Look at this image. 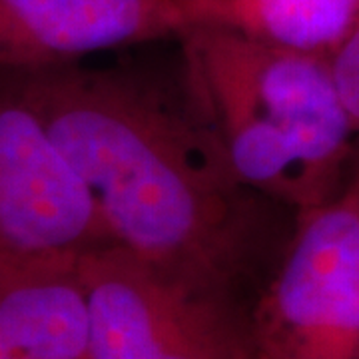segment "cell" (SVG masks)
Returning a JSON list of instances; mask_svg holds the SVG:
<instances>
[{
	"instance_id": "5",
	"label": "cell",
	"mask_w": 359,
	"mask_h": 359,
	"mask_svg": "<svg viewBox=\"0 0 359 359\" xmlns=\"http://www.w3.org/2000/svg\"><path fill=\"white\" fill-rule=\"evenodd\" d=\"M108 245L116 242L92 188L2 78L0 262H78Z\"/></svg>"
},
{
	"instance_id": "4",
	"label": "cell",
	"mask_w": 359,
	"mask_h": 359,
	"mask_svg": "<svg viewBox=\"0 0 359 359\" xmlns=\"http://www.w3.org/2000/svg\"><path fill=\"white\" fill-rule=\"evenodd\" d=\"M252 359H359V168L330 204L297 212L252 306Z\"/></svg>"
},
{
	"instance_id": "2",
	"label": "cell",
	"mask_w": 359,
	"mask_h": 359,
	"mask_svg": "<svg viewBox=\"0 0 359 359\" xmlns=\"http://www.w3.org/2000/svg\"><path fill=\"white\" fill-rule=\"evenodd\" d=\"M180 82L252 190L306 212L346 192L359 130L332 60L218 28H190Z\"/></svg>"
},
{
	"instance_id": "6",
	"label": "cell",
	"mask_w": 359,
	"mask_h": 359,
	"mask_svg": "<svg viewBox=\"0 0 359 359\" xmlns=\"http://www.w3.org/2000/svg\"><path fill=\"white\" fill-rule=\"evenodd\" d=\"M184 30L178 0H0V65H76L92 52L178 39Z\"/></svg>"
},
{
	"instance_id": "8",
	"label": "cell",
	"mask_w": 359,
	"mask_h": 359,
	"mask_svg": "<svg viewBox=\"0 0 359 359\" xmlns=\"http://www.w3.org/2000/svg\"><path fill=\"white\" fill-rule=\"evenodd\" d=\"M190 28H218L276 48L332 60L349 36L359 0H178ZM184 30V32H186Z\"/></svg>"
},
{
	"instance_id": "10",
	"label": "cell",
	"mask_w": 359,
	"mask_h": 359,
	"mask_svg": "<svg viewBox=\"0 0 359 359\" xmlns=\"http://www.w3.org/2000/svg\"><path fill=\"white\" fill-rule=\"evenodd\" d=\"M355 166L359 168V154H358V160H355Z\"/></svg>"
},
{
	"instance_id": "7",
	"label": "cell",
	"mask_w": 359,
	"mask_h": 359,
	"mask_svg": "<svg viewBox=\"0 0 359 359\" xmlns=\"http://www.w3.org/2000/svg\"><path fill=\"white\" fill-rule=\"evenodd\" d=\"M78 262H0V359H92Z\"/></svg>"
},
{
	"instance_id": "1",
	"label": "cell",
	"mask_w": 359,
	"mask_h": 359,
	"mask_svg": "<svg viewBox=\"0 0 359 359\" xmlns=\"http://www.w3.org/2000/svg\"><path fill=\"white\" fill-rule=\"evenodd\" d=\"M96 196L116 245L196 282L268 280L295 214L244 184L186 90L128 68L2 70Z\"/></svg>"
},
{
	"instance_id": "3",
	"label": "cell",
	"mask_w": 359,
	"mask_h": 359,
	"mask_svg": "<svg viewBox=\"0 0 359 359\" xmlns=\"http://www.w3.org/2000/svg\"><path fill=\"white\" fill-rule=\"evenodd\" d=\"M92 359H252V304L108 245L80 257Z\"/></svg>"
},
{
	"instance_id": "9",
	"label": "cell",
	"mask_w": 359,
	"mask_h": 359,
	"mask_svg": "<svg viewBox=\"0 0 359 359\" xmlns=\"http://www.w3.org/2000/svg\"><path fill=\"white\" fill-rule=\"evenodd\" d=\"M337 88L359 130V14L349 36L332 58Z\"/></svg>"
}]
</instances>
